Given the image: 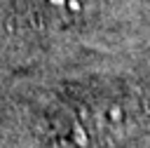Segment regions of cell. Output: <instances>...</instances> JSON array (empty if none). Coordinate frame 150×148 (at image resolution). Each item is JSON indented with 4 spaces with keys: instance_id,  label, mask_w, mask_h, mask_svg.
Instances as JSON below:
<instances>
[{
    "instance_id": "2",
    "label": "cell",
    "mask_w": 150,
    "mask_h": 148,
    "mask_svg": "<svg viewBox=\"0 0 150 148\" xmlns=\"http://www.w3.org/2000/svg\"><path fill=\"white\" fill-rule=\"evenodd\" d=\"M47 7H52L56 14L68 19H84L98 12L103 0H45Z\"/></svg>"
},
{
    "instance_id": "1",
    "label": "cell",
    "mask_w": 150,
    "mask_h": 148,
    "mask_svg": "<svg viewBox=\"0 0 150 148\" xmlns=\"http://www.w3.org/2000/svg\"><path fill=\"white\" fill-rule=\"evenodd\" d=\"M145 127L138 101L124 96H96L77 101L54 122L56 148H122Z\"/></svg>"
}]
</instances>
